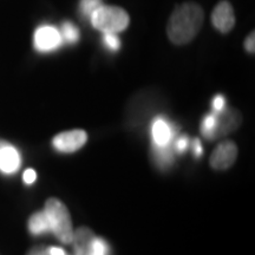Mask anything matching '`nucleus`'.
<instances>
[{
  "label": "nucleus",
  "instance_id": "1",
  "mask_svg": "<svg viewBox=\"0 0 255 255\" xmlns=\"http://www.w3.org/2000/svg\"><path fill=\"white\" fill-rule=\"evenodd\" d=\"M203 11L197 4L186 2L175 9L167 26L169 39L177 45L189 43L199 33L203 23Z\"/></svg>",
  "mask_w": 255,
  "mask_h": 255
},
{
  "label": "nucleus",
  "instance_id": "2",
  "mask_svg": "<svg viewBox=\"0 0 255 255\" xmlns=\"http://www.w3.org/2000/svg\"><path fill=\"white\" fill-rule=\"evenodd\" d=\"M44 212L50 221L51 232L57 239L63 244H71L73 238L72 222L65 205L58 199H49L45 203Z\"/></svg>",
  "mask_w": 255,
  "mask_h": 255
},
{
  "label": "nucleus",
  "instance_id": "3",
  "mask_svg": "<svg viewBox=\"0 0 255 255\" xmlns=\"http://www.w3.org/2000/svg\"><path fill=\"white\" fill-rule=\"evenodd\" d=\"M91 24L103 33H119L129 25V14L117 6L102 5L91 15Z\"/></svg>",
  "mask_w": 255,
  "mask_h": 255
},
{
  "label": "nucleus",
  "instance_id": "4",
  "mask_svg": "<svg viewBox=\"0 0 255 255\" xmlns=\"http://www.w3.org/2000/svg\"><path fill=\"white\" fill-rule=\"evenodd\" d=\"M88 141L87 132L76 129L70 131L60 132L52 139V145L59 152H75L84 146Z\"/></svg>",
  "mask_w": 255,
  "mask_h": 255
},
{
  "label": "nucleus",
  "instance_id": "5",
  "mask_svg": "<svg viewBox=\"0 0 255 255\" xmlns=\"http://www.w3.org/2000/svg\"><path fill=\"white\" fill-rule=\"evenodd\" d=\"M176 129L163 117H157L151 124V138L154 148H173Z\"/></svg>",
  "mask_w": 255,
  "mask_h": 255
},
{
  "label": "nucleus",
  "instance_id": "6",
  "mask_svg": "<svg viewBox=\"0 0 255 255\" xmlns=\"http://www.w3.org/2000/svg\"><path fill=\"white\" fill-rule=\"evenodd\" d=\"M33 44L36 50L40 52H51L62 46L63 40L58 28L44 25L34 32Z\"/></svg>",
  "mask_w": 255,
  "mask_h": 255
},
{
  "label": "nucleus",
  "instance_id": "7",
  "mask_svg": "<svg viewBox=\"0 0 255 255\" xmlns=\"http://www.w3.org/2000/svg\"><path fill=\"white\" fill-rule=\"evenodd\" d=\"M238 157V148L234 142H223L210 156V165L215 170H226L234 164Z\"/></svg>",
  "mask_w": 255,
  "mask_h": 255
},
{
  "label": "nucleus",
  "instance_id": "8",
  "mask_svg": "<svg viewBox=\"0 0 255 255\" xmlns=\"http://www.w3.org/2000/svg\"><path fill=\"white\" fill-rule=\"evenodd\" d=\"M212 23L215 28H218L222 33H227L234 27L235 15L234 9L228 1L223 0L220 1L214 8L212 14Z\"/></svg>",
  "mask_w": 255,
  "mask_h": 255
},
{
  "label": "nucleus",
  "instance_id": "9",
  "mask_svg": "<svg viewBox=\"0 0 255 255\" xmlns=\"http://www.w3.org/2000/svg\"><path fill=\"white\" fill-rule=\"evenodd\" d=\"M20 155L13 145L0 141V171L2 174H14L20 167Z\"/></svg>",
  "mask_w": 255,
  "mask_h": 255
},
{
  "label": "nucleus",
  "instance_id": "10",
  "mask_svg": "<svg viewBox=\"0 0 255 255\" xmlns=\"http://www.w3.org/2000/svg\"><path fill=\"white\" fill-rule=\"evenodd\" d=\"M241 124V115L235 110H228L226 108L222 113L218 114V129H216V138L225 136L237 130Z\"/></svg>",
  "mask_w": 255,
  "mask_h": 255
},
{
  "label": "nucleus",
  "instance_id": "11",
  "mask_svg": "<svg viewBox=\"0 0 255 255\" xmlns=\"http://www.w3.org/2000/svg\"><path fill=\"white\" fill-rule=\"evenodd\" d=\"M95 235L89 228H79L73 234L72 242L75 245V255H85L90 246L91 241L94 240Z\"/></svg>",
  "mask_w": 255,
  "mask_h": 255
},
{
  "label": "nucleus",
  "instance_id": "12",
  "mask_svg": "<svg viewBox=\"0 0 255 255\" xmlns=\"http://www.w3.org/2000/svg\"><path fill=\"white\" fill-rule=\"evenodd\" d=\"M28 231L33 235H41L51 232L50 221L44 210L34 213L28 220Z\"/></svg>",
  "mask_w": 255,
  "mask_h": 255
},
{
  "label": "nucleus",
  "instance_id": "13",
  "mask_svg": "<svg viewBox=\"0 0 255 255\" xmlns=\"http://www.w3.org/2000/svg\"><path fill=\"white\" fill-rule=\"evenodd\" d=\"M152 156L156 165L161 169H168L174 162L173 148H154Z\"/></svg>",
  "mask_w": 255,
  "mask_h": 255
},
{
  "label": "nucleus",
  "instance_id": "14",
  "mask_svg": "<svg viewBox=\"0 0 255 255\" xmlns=\"http://www.w3.org/2000/svg\"><path fill=\"white\" fill-rule=\"evenodd\" d=\"M216 129H218V114L210 113L205 116L201 123V132L207 139L216 138Z\"/></svg>",
  "mask_w": 255,
  "mask_h": 255
},
{
  "label": "nucleus",
  "instance_id": "15",
  "mask_svg": "<svg viewBox=\"0 0 255 255\" xmlns=\"http://www.w3.org/2000/svg\"><path fill=\"white\" fill-rule=\"evenodd\" d=\"M60 36H62L63 44H75L79 40V31L76 25H73L70 21H65L62 25V28L59 30Z\"/></svg>",
  "mask_w": 255,
  "mask_h": 255
},
{
  "label": "nucleus",
  "instance_id": "16",
  "mask_svg": "<svg viewBox=\"0 0 255 255\" xmlns=\"http://www.w3.org/2000/svg\"><path fill=\"white\" fill-rule=\"evenodd\" d=\"M85 255H109V245L101 238H94Z\"/></svg>",
  "mask_w": 255,
  "mask_h": 255
},
{
  "label": "nucleus",
  "instance_id": "17",
  "mask_svg": "<svg viewBox=\"0 0 255 255\" xmlns=\"http://www.w3.org/2000/svg\"><path fill=\"white\" fill-rule=\"evenodd\" d=\"M102 6V0H81L79 2V9L81 13L87 18H91L96 9Z\"/></svg>",
  "mask_w": 255,
  "mask_h": 255
},
{
  "label": "nucleus",
  "instance_id": "18",
  "mask_svg": "<svg viewBox=\"0 0 255 255\" xmlns=\"http://www.w3.org/2000/svg\"><path fill=\"white\" fill-rule=\"evenodd\" d=\"M189 145V137L187 135H181L178 137H175L173 142V150L174 152H176V154H182V152L187 150Z\"/></svg>",
  "mask_w": 255,
  "mask_h": 255
},
{
  "label": "nucleus",
  "instance_id": "19",
  "mask_svg": "<svg viewBox=\"0 0 255 255\" xmlns=\"http://www.w3.org/2000/svg\"><path fill=\"white\" fill-rule=\"evenodd\" d=\"M103 43H104V45L111 51L120 50L121 40H120V38L117 37L116 33H104Z\"/></svg>",
  "mask_w": 255,
  "mask_h": 255
},
{
  "label": "nucleus",
  "instance_id": "20",
  "mask_svg": "<svg viewBox=\"0 0 255 255\" xmlns=\"http://www.w3.org/2000/svg\"><path fill=\"white\" fill-rule=\"evenodd\" d=\"M212 109H213L212 113H215V114L222 113V111L226 109V98L223 97L222 95L215 96V98L212 102Z\"/></svg>",
  "mask_w": 255,
  "mask_h": 255
},
{
  "label": "nucleus",
  "instance_id": "21",
  "mask_svg": "<svg viewBox=\"0 0 255 255\" xmlns=\"http://www.w3.org/2000/svg\"><path fill=\"white\" fill-rule=\"evenodd\" d=\"M36 178H37V174H36V171L33 170V169H26V170L24 171L23 180H24V182L26 183V184L34 183Z\"/></svg>",
  "mask_w": 255,
  "mask_h": 255
},
{
  "label": "nucleus",
  "instance_id": "22",
  "mask_svg": "<svg viewBox=\"0 0 255 255\" xmlns=\"http://www.w3.org/2000/svg\"><path fill=\"white\" fill-rule=\"evenodd\" d=\"M255 37H254V32H252L246 38V40H245V47H246V50L248 51L250 53H254V50H255Z\"/></svg>",
  "mask_w": 255,
  "mask_h": 255
},
{
  "label": "nucleus",
  "instance_id": "23",
  "mask_svg": "<svg viewBox=\"0 0 255 255\" xmlns=\"http://www.w3.org/2000/svg\"><path fill=\"white\" fill-rule=\"evenodd\" d=\"M191 146H193V154L195 157H200L201 155L203 154V148H202V144H201L200 139L195 138L191 143Z\"/></svg>",
  "mask_w": 255,
  "mask_h": 255
},
{
  "label": "nucleus",
  "instance_id": "24",
  "mask_svg": "<svg viewBox=\"0 0 255 255\" xmlns=\"http://www.w3.org/2000/svg\"><path fill=\"white\" fill-rule=\"evenodd\" d=\"M47 252H49V255H66L65 252L59 247H50L47 248Z\"/></svg>",
  "mask_w": 255,
  "mask_h": 255
},
{
  "label": "nucleus",
  "instance_id": "25",
  "mask_svg": "<svg viewBox=\"0 0 255 255\" xmlns=\"http://www.w3.org/2000/svg\"><path fill=\"white\" fill-rule=\"evenodd\" d=\"M28 255H49V252L44 248H34L28 253Z\"/></svg>",
  "mask_w": 255,
  "mask_h": 255
}]
</instances>
